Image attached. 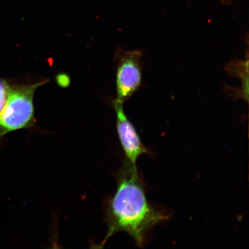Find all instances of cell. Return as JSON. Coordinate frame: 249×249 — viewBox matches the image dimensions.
I'll return each mask as SVG.
<instances>
[{"label": "cell", "mask_w": 249, "mask_h": 249, "mask_svg": "<svg viewBox=\"0 0 249 249\" xmlns=\"http://www.w3.org/2000/svg\"><path fill=\"white\" fill-rule=\"evenodd\" d=\"M9 86L5 80L0 79V113L7 102Z\"/></svg>", "instance_id": "obj_6"}, {"label": "cell", "mask_w": 249, "mask_h": 249, "mask_svg": "<svg viewBox=\"0 0 249 249\" xmlns=\"http://www.w3.org/2000/svg\"><path fill=\"white\" fill-rule=\"evenodd\" d=\"M59 77H60L58 79V82L60 84L61 86L63 85L65 86V84L69 83V79H68V78L66 79L65 75H60Z\"/></svg>", "instance_id": "obj_7"}, {"label": "cell", "mask_w": 249, "mask_h": 249, "mask_svg": "<svg viewBox=\"0 0 249 249\" xmlns=\"http://www.w3.org/2000/svg\"><path fill=\"white\" fill-rule=\"evenodd\" d=\"M142 52L139 50L124 51L120 48L117 51V99L123 104L142 85Z\"/></svg>", "instance_id": "obj_3"}, {"label": "cell", "mask_w": 249, "mask_h": 249, "mask_svg": "<svg viewBox=\"0 0 249 249\" xmlns=\"http://www.w3.org/2000/svg\"><path fill=\"white\" fill-rule=\"evenodd\" d=\"M117 180L116 192L107 205V233L100 247L115 233L124 232L143 248L149 231L169 216L149 203L137 166L125 160Z\"/></svg>", "instance_id": "obj_1"}, {"label": "cell", "mask_w": 249, "mask_h": 249, "mask_svg": "<svg viewBox=\"0 0 249 249\" xmlns=\"http://www.w3.org/2000/svg\"><path fill=\"white\" fill-rule=\"evenodd\" d=\"M248 57L246 61H236L230 62L227 65L226 70L230 75L240 78L242 80V88L248 91Z\"/></svg>", "instance_id": "obj_5"}, {"label": "cell", "mask_w": 249, "mask_h": 249, "mask_svg": "<svg viewBox=\"0 0 249 249\" xmlns=\"http://www.w3.org/2000/svg\"><path fill=\"white\" fill-rule=\"evenodd\" d=\"M113 106L116 113L117 131L126 160L136 166L140 156L150 154V152L143 144L141 138L133 124L124 113L122 102L114 99Z\"/></svg>", "instance_id": "obj_4"}, {"label": "cell", "mask_w": 249, "mask_h": 249, "mask_svg": "<svg viewBox=\"0 0 249 249\" xmlns=\"http://www.w3.org/2000/svg\"><path fill=\"white\" fill-rule=\"evenodd\" d=\"M47 82L45 80L31 85L9 86L7 102L0 113V139L8 133L34 125V93Z\"/></svg>", "instance_id": "obj_2"}]
</instances>
